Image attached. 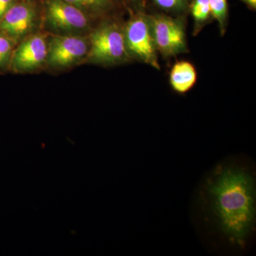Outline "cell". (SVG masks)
I'll return each mask as SVG.
<instances>
[{
    "instance_id": "14",
    "label": "cell",
    "mask_w": 256,
    "mask_h": 256,
    "mask_svg": "<svg viewBox=\"0 0 256 256\" xmlns=\"http://www.w3.org/2000/svg\"><path fill=\"white\" fill-rule=\"evenodd\" d=\"M18 44L0 32V72L10 68L12 56Z\"/></svg>"
},
{
    "instance_id": "7",
    "label": "cell",
    "mask_w": 256,
    "mask_h": 256,
    "mask_svg": "<svg viewBox=\"0 0 256 256\" xmlns=\"http://www.w3.org/2000/svg\"><path fill=\"white\" fill-rule=\"evenodd\" d=\"M48 42L42 34H34L18 42L15 47L10 69L15 73H28L46 64Z\"/></svg>"
},
{
    "instance_id": "12",
    "label": "cell",
    "mask_w": 256,
    "mask_h": 256,
    "mask_svg": "<svg viewBox=\"0 0 256 256\" xmlns=\"http://www.w3.org/2000/svg\"><path fill=\"white\" fill-rule=\"evenodd\" d=\"M162 11L181 14L190 9V0H148Z\"/></svg>"
},
{
    "instance_id": "5",
    "label": "cell",
    "mask_w": 256,
    "mask_h": 256,
    "mask_svg": "<svg viewBox=\"0 0 256 256\" xmlns=\"http://www.w3.org/2000/svg\"><path fill=\"white\" fill-rule=\"evenodd\" d=\"M156 50L165 57L175 56L188 52L183 22L164 14H149Z\"/></svg>"
},
{
    "instance_id": "15",
    "label": "cell",
    "mask_w": 256,
    "mask_h": 256,
    "mask_svg": "<svg viewBox=\"0 0 256 256\" xmlns=\"http://www.w3.org/2000/svg\"><path fill=\"white\" fill-rule=\"evenodd\" d=\"M116 5L124 6L131 14L137 12H146L148 0H112Z\"/></svg>"
},
{
    "instance_id": "6",
    "label": "cell",
    "mask_w": 256,
    "mask_h": 256,
    "mask_svg": "<svg viewBox=\"0 0 256 256\" xmlns=\"http://www.w3.org/2000/svg\"><path fill=\"white\" fill-rule=\"evenodd\" d=\"M88 38L82 35H54L48 42L46 64L54 68H70L86 60Z\"/></svg>"
},
{
    "instance_id": "11",
    "label": "cell",
    "mask_w": 256,
    "mask_h": 256,
    "mask_svg": "<svg viewBox=\"0 0 256 256\" xmlns=\"http://www.w3.org/2000/svg\"><path fill=\"white\" fill-rule=\"evenodd\" d=\"M194 21L195 34L203 28L212 18L208 0H190V9Z\"/></svg>"
},
{
    "instance_id": "9",
    "label": "cell",
    "mask_w": 256,
    "mask_h": 256,
    "mask_svg": "<svg viewBox=\"0 0 256 256\" xmlns=\"http://www.w3.org/2000/svg\"><path fill=\"white\" fill-rule=\"evenodd\" d=\"M170 84L175 92L184 94L194 86L197 80L196 68L185 60L176 62L170 72Z\"/></svg>"
},
{
    "instance_id": "16",
    "label": "cell",
    "mask_w": 256,
    "mask_h": 256,
    "mask_svg": "<svg viewBox=\"0 0 256 256\" xmlns=\"http://www.w3.org/2000/svg\"><path fill=\"white\" fill-rule=\"evenodd\" d=\"M16 2V0H0V21Z\"/></svg>"
},
{
    "instance_id": "3",
    "label": "cell",
    "mask_w": 256,
    "mask_h": 256,
    "mask_svg": "<svg viewBox=\"0 0 256 256\" xmlns=\"http://www.w3.org/2000/svg\"><path fill=\"white\" fill-rule=\"evenodd\" d=\"M124 42L130 58L160 70L158 50L153 38L149 14L146 12L132 14L124 28Z\"/></svg>"
},
{
    "instance_id": "8",
    "label": "cell",
    "mask_w": 256,
    "mask_h": 256,
    "mask_svg": "<svg viewBox=\"0 0 256 256\" xmlns=\"http://www.w3.org/2000/svg\"><path fill=\"white\" fill-rule=\"evenodd\" d=\"M37 12L28 2H16L0 21V32L16 44L32 34L36 25Z\"/></svg>"
},
{
    "instance_id": "10",
    "label": "cell",
    "mask_w": 256,
    "mask_h": 256,
    "mask_svg": "<svg viewBox=\"0 0 256 256\" xmlns=\"http://www.w3.org/2000/svg\"><path fill=\"white\" fill-rule=\"evenodd\" d=\"M89 18L102 16L114 9L116 4L112 0H65Z\"/></svg>"
},
{
    "instance_id": "4",
    "label": "cell",
    "mask_w": 256,
    "mask_h": 256,
    "mask_svg": "<svg viewBox=\"0 0 256 256\" xmlns=\"http://www.w3.org/2000/svg\"><path fill=\"white\" fill-rule=\"evenodd\" d=\"M45 25L55 35H82L90 28V18L65 0H47Z\"/></svg>"
},
{
    "instance_id": "13",
    "label": "cell",
    "mask_w": 256,
    "mask_h": 256,
    "mask_svg": "<svg viewBox=\"0 0 256 256\" xmlns=\"http://www.w3.org/2000/svg\"><path fill=\"white\" fill-rule=\"evenodd\" d=\"M212 18H215L220 26L222 34L226 32L228 18V2L227 0H208Z\"/></svg>"
},
{
    "instance_id": "17",
    "label": "cell",
    "mask_w": 256,
    "mask_h": 256,
    "mask_svg": "<svg viewBox=\"0 0 256 256\" xmlns=\"http://www.w3.org/2000/svg\"><path fill=\"white\" fill-rule=\"evenodd\" d=\"M240 1L244 2V4L252 10L255 11L256 10V0H240Z\"/></svg>"
},
{
    "instance_id": "2",
    "label": "cell",
    "mask_w": 256,
    "mask_h": 256,
    "mask_svg": "<svg viewBox=\"0 0 256 256\" xmlns=\"http://www.w3.org/2000/svg\"><path fill=\"white\" fill-rule=\"evenodd\" d=\"M86 62L101 65H118L127 62L128 54L124 28L116 22H106L90 32Z\"/></svg>"
},
{
    "instance_id": "1",
    "label": "cell",
    "mask_w": 256,
    "mask_h": 256,
    "mask_svg": "<svg viewBox=\"0 0 256 256\" xmlns=\"http://www.w3.org/2000/svg\"><path fill=\"white\" fill-rule=\"evenodd\" d=\"M214 213L229 240L242 246L255 224L254 180L242 169L226 168L208 186Z\"/></svg>"
}]
</instances>
